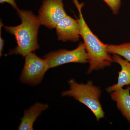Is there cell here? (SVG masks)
Returning a JSON list of instances; mask_svg holds the SVG:
<instances>
[{"label":"cell","mask_w":130,"mask_h":130,"mask_svg":"<svg viewBox=\"0 0 130 130\" xmlns=\"http://www.w3.org/2000/svg\"><path fill=\"white\" fill-rule=\"evenodd\" d=\"M17 11L21 19V24L15 26L3 25V27L7 32L14 35L17 42V46L11 50L9 54L25 57L40 48L37 37L41 24L38 17L30 11L19 9Z\"/></svg>","instance_id":"obj_1"},{"label":"cell","mask_w":130,"mask_h":130,"mask_svg":"<svg viewBox=\"0 0 130 130\" xmlns=\"http://www.w3.org/2000/svg\"><path fill=\"white\" fill-rule=\"evenodd\" d=\"M49 68L45 59L40 58L31 52L25 56L24 65L20 80L23 83L31 86L38 85Z\"/></svg>","instance_id":"obj_4"},{"label":"cell","mask_w":130,"mask_h":130,"mask_svg":"<svg viewBox=\"0 0 130 130\" xmlns=\"http://www.w3.org/2000/svg\"><path fill=\"white\" fill-rule=\"evenodd\" d=\"M5 3H8L11 5L13 8L16 9V11H17L19 10V8H18V6L16 2H15V0H0L1 4H3Z\"/></svg>","instance_id":"obj_14"},{"label":"cell","mask_w":130,"mask_h":130,"mask_svg":"<svg viewBox=\"0 0 130 130\" xmlns=\"http://www.w3.org/2000/svg\"><path fill=\"white\" fill-rule=\"evenodd\" d=\"M67 15L63 0H43L38 17L41 25L52 29Z\"/></svg>","instance_id":"obj_6"},{"label":"cell","mask_w":130,"mask_h":130,"mask_svg":"<svg viewBox=\"0 0 130 130\" xmlns=\"http://www.w3.org/2000/svg\"><path fill=\"white\" fill-rule=\"evenodd\" d=\"M107 48L109 54L122 56L130 63V42L119 45L107 44Z\"/></svg>","instance_id":"obj_11"},{"label":"cell","mask_w":130,"mask_h":130,"mask_svg":"<svg viewBox=\"0 0 130 130\" xmlns=\"http://www.w3.org/2000/svg\"><path fill=\"white\" fill-rule=\"evenodd\" d=\"M55 28L59 41L76 42L81 37L77 20L68 15L59 21Z\"/></svg>","instance_id":"obj_7"},{"label":"cell","mask_w":130,"mask_h":130,"mask_svg":"<svg viewBox=\"0 0 130 130\" xmlns=\"http://www.w3.org/2000/svg\"><path fill=\"white\" fill-rule=\"evenodd\" d=\"M78 11V18H76L80 28V35L84 41L89 63L87 73L111 66L112 57L107 48V44L102 42L92 32L86 24L82 13L83 3H79L78 0H72Z\"/></svg>","instance_id":"obj_2"},{"label":"cell","mask_w":130,"mask_h":130,"mask_svg":"<svg viewBox=\"0 0 130 130\" xmlns=\"http://www.w3.org/2000/svg\"><path fill=\"white\" fill-rule=\"evenodd\" d=\"M113 61L119 64L121 67V70L119 72L117 84L109 86L106 89L108 93L122 88L123 86L130 85V63L124 60L118 55L114 54L112 56Z\"/></svg>","instance_id":"obj_9"},{"label":"cell","mask_w":130,"mask_h":130,"mask_svg":"<svg viewBox=\"0 0 130 130\" xmlns=\"http://www.w3.org/2000/svg\"><path fill=\"white\" fill-rule=\"evenodd\" d=\"M110 8L114 14L118 13L121 6V0H103Z\"/></svg>","instance_id":"obj_12"},{"label":"cell","mask_w":130,"mask_h":130,"mask_svg":"<svg viewBox=\"0 0 130 130\" xmlns=\"http://www.w3.org/2000/svg\"><path fill=\"white\" fill-rule=\"evenodd\" d=\"M130 86L112 92V100L116 102L117 107L130 123Z\"/></svg>","instance_id":"obj_10"},{"label":"cell","mask_w":130,"mask_h":130,"mask_svg":"<svg viewBox=\"0 0 130 130\" xmlns=\"http://www.w3.org/2000/svg\"><path fill=\"white\" fill-rule=\"evenodd\" d=\"M68 83L70 90L62 92V96L72 97L85 105L92 112L97 121L104 118L105 112L100 101L102 91L100 87L93 85L91 81L84 84L78 83L74 79H71Z\"/></svg>","instance_id":"obj_3"},{"label":"cell","mask_w":130,"mask_h":130,"mask_svg":"<svg viewBox=\"0 0 130 130\" xmlns=\"http://www.w3.org/2000/svg\"><path fill=\"white\" fill-rule=\"evenodd\" d=\"M47 104L36 103L29 109L24 111V115L21 119V122L18 128L19 130H32L33 125L38 117L43 111L48 109Z\"/></svg>","instance_id":"obj_8"},{"label":"cell","mask_w":130,"mask_h":130,"mask_svg":"<svg viewBox=\"0 0 130 130\" xmlns=\"http://www.w3.org/2000/svg\"><path fill=\"white\" fill-rule=\"evenodd\" d=\"M44 58L50 68L67 63H86L89 61L88 55L84 42L80 43L73 50L62 49L51 51L45 55Z\"/></svg>","instance_id":"obj_5"},{"label":"cell","mask_w":130,"mask_h":130,"mask_svg":"<svg viewBox=\"0 0 130 130\" xmlns=\"http://www.w3.org/2000/svg\"><path fill=\"white\" fill-rule=\"evenodd\" d=\"M0 55L1 56L2 55V52L4 47L5 41L4 39L1 37V28L3 26V24L1 21H0Z\"/></svg>","instance_id":"obj_13"}]
</instances>
